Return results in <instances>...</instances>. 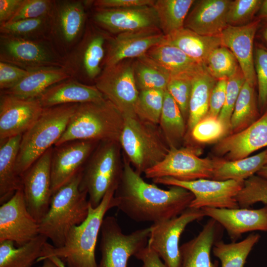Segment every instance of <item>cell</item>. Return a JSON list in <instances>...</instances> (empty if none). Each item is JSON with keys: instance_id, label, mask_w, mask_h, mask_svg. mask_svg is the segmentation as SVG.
Segmentation results:
<instances>
[{"instance_id": "1", "label": "cell", "mask_w": 267, "mask_h": 267, "mask_svg": "<svg viewBox=\"0 0 267 267\" xmlns=\"http://www.w3.org/2000/svg\"><path fill=\"white\" fill-rule=\"evenodd\" d=\"M124 167L114 198L115 207L137 222H158L176 217L189 207L193 194L178 186L168 190L145 182L123 153Z\"/></svg>"}, {"instance_id": "2", "label": "cell", "mask_w": 267, "mask_h": 267, "mask_svg": "<svg viewBox=\"0 0 267 267\" xmlns=\"http://www.w3.org/2000/svg\"><path fill=\"white\" fill-rule=\"evenodd\" d=\"M116 189H109L97 207L93 208L89 204L86 219L71 229L63 246L55 247L47 242L42 256L36 262L56 256L66 264V267H97L95 250L98 235L106 212L115 207Z\"/></svg>"}, {"instance_id": "3", "label": "cell", "mask_w": 267, "mask_h": 267, "mask_svg": "<svg viewBox=\"0 0 267 267\" xmlns=\"http://www.w3.org/2000/svg\"><path fill=\"white\" fill-rule=\"evenodd\" d=\"M82 172L52 194L49 209L39 222L40 234L49 239L55 247L63 246L71 229L88 215V194L80 188Z\"/></svg>"}, {"instance_id": "4", "label": "cell", "mask_w": 267, "mask_h": 267, "mask_svg": "<svg viewBox=\"0 0 267 267\" xmlns=\"http://www.w3.org/2000/svg\"><path fill=\"white\" fill-rule=\"evenodd\" d=\"M124 124V115L107 99L78 104L54 146L76 140H119Z\"/></svg>"}, {"instance_id": "5", "label": "cell", "mask_w": 267, "mask_h": 267, "mask_svg": "<svg viewBox=\"0 0 267 267\" xmlns=\"http://www.w3.org/2000/svg\"><path fill=\"white\" fill-rule=\"evenodd\" d=\"M124 117L119 141L123 154L141 175L161 162L170 148L159 124L143 120L135 114Z\"/></svg>"}, {"instance_id": "6", "label": "cell", "mask_w": 267, "mask_h": 267, "mask_svg": "<svg viewBox=\"0 0 267 267\" xmlns=\"http://www.w3.org/2000/svg\"><path fill=\"white\" fill-rule=\"evenodd\" d=\"M78 105L44 108L38 119L22 134L15 166L20 178L40 156L54 146L65 132Z\"/></svg>"}, {"instance_id": "7", "label": "cell", "mask_w": 267, "mask_h": 267, "mask_svg": "<svg viewBox=\"0 0 267 267\" xmlns=\"http://www.w3.org/2000/svg\"><path fill=\"white\" fill-rule=\"evenodd\" d=\"M122 150L119 140L100 141L85 164L80 188L87 193L92 207L100 204L109 189L117 188L124 167Z\"/></svg>"}, {"instance_id": "8", "label": "cell", "mask_w": 267, "mask_h": 267, "mask_svg": "<svg viewBox=\"0 0 267 267\" xmlns=\"http://www.w3.org/2000/svg\"><path fill=\"white\" fill-rule=\"evenodd\" d=\"M0 61L29 71L62 68V57L49 40H32L0 35Z\"/></svg>"}, {"instance_id": "9", "label": "cell", "mask_w": 267, "mask_h": 267, "mask_svg": "<svg viewBox=\"0 0 267 267\" xmlns=\"http://www.w3.org/2000/svg\"><path fill=\"white\" fill-rule=\"evenodd\" d=\"M223 160L222 158H200L196 148L191 146L172 148L166 157L155 166L147 170V178L172 177L182 181L201 178L212 179Z\"/></svg>"}, {"instance_id": "10", "label": "cell", "mask_w": 267, "mask_h": 267, "mask_svg": "<svg viewBox=\"0 0 267 267\" xmlns=\"http://www.w3.org/2000/svg\"><path fill=\"white\" fill-rule=\"evenodd\" d=\"M101 259L97 267H127L130 258L147 245L150 227L124 233L113 216L104 218L100 229Z\"/></svg>"}, {"instance_id": "11", "label": "cell", "mask_w": 267, "mask_h": 267, "mask_svg": "<svg viewBox=\"0 0 267 267\" xmlns=\"http://www.w3.org/2000/svg\"><path fill=\"white\" fill-rule=\"evenodd\" d=\"M156 184L182 187L191 192L194 199L189 208L237 209L239 206L235 196L241 189L244 181L229 179L216 180L201 178L182 181L172 177L152 179Z\"/></svg>"}, {"instance_id": "12", "label": "cell", "mask_w": 267, "mask_h": 267, "mask_svg": "<svg viewBox=\"0 0 267 267\" xmlns=\"http://www.w3.org/2000/svg\"><path fill=\"white\" fill-rule=\"evenodd\" d=\"M86 4L81 0H54L49 40L63 57L79 42L86 27Z\"/></svg>"}, {"instance_id": "13", "label": "cell", "mask_w": 267, "mask_h": 267, "mask_svg": "<svg viewBox=\"0 0 267 267\" xmlns=\"http://www.w3.org/2000/svg\"><path fill=\"white\" fill-rule=\"evenodd\" d=\"M108 38L104 32L86 25L79 42L62 57V68L71 78L80 82L95 81L102 72L101 65L105 59L104 45Z\"/></svg>"}, {"instance_id": "14", "label": "cell", "mask_w": 267, "mask_h": 267, "mask_svg": "<svg viewBox=\"0 0 267 267\" xmlns=\"http://www.w3.org/2000/svg\"><path fill=\"white\" fill-rule=\"evenodd\" d=\"M132 59L104 67L94 85L104 97L124 116L135 114L134 108L139 94Z\"/></svg>"}, {"instance_id": "15", "label": "cell", "mask_w": 267, "mask_h": 267, "mask_svg": "<svg viewBox=\"0 0 267 267\" xmlns=\"http://www.w3.org/2000/svg\"><path fill=\"white\" fill-rule=\"evenodd\" d=\"M202 209L188 208L179 216L158 222L150 227L147 246L161 259L167 267H178L179 241L190 223L205 217Z\"/></svg>"}, {"instance_id": "16", "label": "cell", "mask_w": 267, "mask_h": 267, "mask_svg": "<svg viewBox=\"0 0 267 267\" xmlns=\"http://www.w3.org/2000/svg\"><path fill=\"white\" fill-rule=\"evenodd\" d=\"M53 147L46 150L21 177L27 207L39 223L49 209L52 195L51 161Z\"/></svg>"}, {"instance_id": "17", "label": "cell", "mask_w": 267, "mask_h": 267, "mask_svg": "<svg viewBox=\"0 0 267 267\" xmlns=\"http://www.w3.org/2000/svg\"><path fill=\"white\" fill-rule=\"evenodd\" d=\"M39 234V223L29 213L20 188L0 207V242L11 241L19 247Z\"/></svg>"}, {"instance_id": "18", "label": "cell", "mask_w": 267, "mask_h": 267, "mask_svg": "<svg viewBox=\"0 0 267 267\" xmlns=\"http://www.w3.org/2000/svg\"><path fill=\"white\" fill-rule=\"evenodd\" d=\"M99 142L76 140L53 147L51 161L52 194L83 170Z\"/></svg>"}, {"instance_id": "19", "label": "cell", "mask_w": 267, "mask_h": 267, "mask_svg": "<svg viewBox=\"0 0 267 267\" xmlns=\"http://www.w3.org/2000/svg\"><path fill=\"white\" fill-rule=\"evenodd\" d=\"M43 109L38 99L0 93V140L22 135L38 119Z\"/></svg>"}, {"instance_id": "20", "label": "cell", "mask_w": 267, "mask_h": 267, "mask_svg": "<svg viewBox=\"0 0 267 267\" xmlns=\"http://www.w3.org/2000/svg\"><path fill=\"white\" fill-rule=\"evenodd\" d=\"M92 19L100 27L117 35L149 28H159L158 17L153 6L96 8Z\"/></svg>"}, {"instance_id": "21", "label": "cell", "mask_w": 267, "mask_h": 267, "mask_svg": "<svg viewBox=\"0 0 267 267\" xmlns=\"http://www.w3.org/2000/svg\"><path fill=\"white\" fill-rule=\"evenodd\" d=\"M165 35L158 27L149 28L117 34L108 41L103 62L104 67L136 58L161 44Z\"/></svg>"}, {"instance_id": "22", "label": "cell", "mask_w": 267, "mask_h": 267, "mask_svg": "<svg viewBox=\"0 0 267 267\" xmlns=\"http://www.w3.org/2000/svg\"><path fill=\"white\" fill-rule=\"evenodd\" d=\"M267 147V110L252 125L235 134H229L218 142L214 152L226 161L248 157L251 153Z\"/></svg>"}, {"instance_id": "23", "label": "cell", "mask_w": 267, "mask_h": 267, "mask_svg": "<svg viewBox=\"0 0 267 267\" xmlns=\"http://www.w3.org/2000/svg\"><path fill=\"white\" fill-rule=\"evenodd\" d=\"M261 20L242 26L228 25L220 35L222 45L228 48L237 59L245 80L256 86L254 60V40Z\"/></svg>"}, {"instance_id": "24", "label": "cell", "mask_w": 267, "mask_h": 267, "mask_svg": "<svg viewBox=\"0 0 267 267\" xmlns=\"http://www.w3.org/2000/svg\"><path fill=\"white\" fill-rule=\"evenodd\" d=\"M202 209L205 216L215 220L226 230L232 242L248 232L267 231V204L257 209L207 207Z\"/></svg>"}, {"instance_id": "25", "label": "cell", "mask_w": 267, "mask_h": 267, "mask_svg": "<svg viewBox=\"0 0 267 267\" xmlns=\"http://www.w3.org/2000/svg\"><path fill=\"white\" fill-rule=\"evenodd\" d=\"M222 226L210 218L198 234L179 247L178 267H219V262H212L211 252L215 243L221 240Z\"/></svg>"}, {"instance_id": "26", "label": "cell", "mask_w": 267, "mask_h": 267, "mask_svg": "<svg viewBox=\"0 0 267 267\" xmlns=\"http://www.w3.org/2000/svg\"><path fill=\"white\" fill-rule=\"evenodd\" d=\"M231 0H201L188 14L184 27L203 36H220L228 26L227 15Z\"/></svg>"}, {"instance_id": "27", "label": "cell", "mask_w": 267, "mask_h": 267, "mask_svg": "<svg viewBox=\"0 0 267 267\" xmlns=\"http://www.w3.org/2000/svg\"><path fill=\"white\" fill-rule=\"evenodd\" d=\"M43 108L68 104L97 102L106 98L94 85L70 78L50 87L38 98Z\"/></svg>"}, {"instance_id": "28", "label": "cell", "mask_w": 267, "mask_h": 267, "mask_svg": "<svg viewBox=\"0 0 267 267\" xmlns=\"http://www.w3.org/2000/svg\"><path fill=\"white\" fill-rule=\"evenodd\" d=\"M162 43L178 47L203 66L210 54L222 45L220 36L201 35L184 27L165 36Z\"/></svg>"}, {"instance_id": "29", "label": "cell", "mask_w": 267, "mask_h": 267, "mask_svg": "<svg viewBox=\"0 0 267 267\" xmlns=\"http://www.w3.org/2000/svg\"><path fill=\"white\" fill-rule=\"evenodd\" d=\"M145 54L163 67L171 78L194 77L205 68L178 47L167 43H161L152 47Z\"/></svg>"}, {"instance_id": "30", "label": "cell", "mask_w": 267, "mask_h": 267, "mask_svg": "<svg viewBox=\"0 0 267 267\" xmlns=\"http://www.w3.org/2000/svg\"><path fill=\"white\" fill-rule=\"evenodd\" d=\"M22 135H17L0 141V205L9 200L17 190L22 188L21 178L17 174L15 169Z\"/></svg>"}, {"instance_id": "31", "label": "cell", "mask_w": 267, "mask_h": 267, "mask_svg": "<svg viewBox=\"0 0 267 267\" xmlns=\"http://www.w3.org/2000/svg\"><path fill=\"white\" fill-rule=\"evenodd\" d=\"M70 78L71 76L63 68L40 69L31 71L14 87L0 90V93L23 99H37L50 87Z\"/></svg>"}, {"instance_id": "32", "label": "cell", "mask_w": 267, "mask_h": 267, "mask_svg": "<svg viewBox=\"0 0 267 267\" xmlns=\"http://www.w3.org/2000/svg\"><path fill=\"white\" fill-rule=\"evenodd\" d=\"M47 239L44 235L39 234L17 248L11 241L0 242V267H31L42 256Z\"/></svg>"}, {"instance_id": "33", "label": "cell", "mask_w": 267, "mask_h": 267, "mask_svg": "<svg viewBox=\"0 0 267 267\" xmlns=\"http://www.w3.org/2000/svg\"><path fill=\"white\" fill-rule=\"evenodd\" d=\"M217 81L205 68L193 78L186 124V135L200 121L207 116L211 94Z\"/></svg>"}, {"instance_id": "34", "label": "cell", "mask_w": 267, "mask_h": 267, "mask_svg": "<svg viewBox=\"0 0 267 267\" xmlns=\"http://www.w3.org/2000/svg\"><path fill=\"white\" fill-rule=\"evenodd\" d=\"M254 86L245 81L238 95L230 120L229 134L246 129L261 116ZM228 134V135H229Z\"/></svg>"}, {"instance_id": "35", "label": "cell", "mask_w": 267, "mask_h": 267, "mask_svg": "<svg viewBox=\"0 0 267 267\" xmlns=\"http://www.w3.org/2000/svg\"><path fill=\"white\" fill-rule=\"evenodd\" d=\"M159 125L170 149L180 147L187 126L178 105L166 89Z\"/></svg>"}, {"instance_id": "36", "label": "cell", "mask_w": 267, "mask_h": 267, "mask_svg": "<svg viewBox=\"0 0 267 267\" xmlns=\"http://www.w3.org/2000/svg\"><path fill=\"white\" fill-rule=\"evenodd\" d=\"M267 160V148L259 153L241 159L226 161L223 159L215 171L212 179L244 181L257 174Z\"/></svg>"}, {"instance_id": "37", "label": "cell", "mask_w": 267, "mask_h": 267, "mask_svg": "<svg viewBox=\"0 0 267 267\" xmlns=\"http://www.w3.org/2000/svg\"><path fill=\"white\" fill-rule=\"evenodd\" d=\"M195 0H157L153 7L159 28L165 36L184 27L188 11Z\"/></svg>"}, {"instance_id": "38", "label": "cell", "mask_w": 267, "mask_h": 267, "mask_svg": "<svg viewBox=\"0 0 267 267\" xmlns=\"http://www.w3.org/2000/svg\"><path fill=\"white\" fill-rule=\"evenodd\" d=\"M133 67L139 91L166 89L171 79L170 74L146 54L135 58Z\"/></svg>"}, {"instance_id": "39", "label": "cell", "mask_w": 267, "mask_h": 267, "mask_svg": "<svg viewBox=\"0 0 267 267\" xmlns=\"http://www.w3.org/2000/svg\"><path fill=\"white\" fill-rule=\"evenodd\" d=\"M261 236L251 233L239 242L224 243L221 240L214 245L212 251L221 261V267H244L247 258Z\"/></svg>"}, {"instance_id": "40", "label": "cell", "mask_w": 267, "mask_h": 267, "mask_svg": "<svg viewBox=\"0 0 267 267\" xmlns=\"http://www.w3.org/2000/svg\"><path fill=\"white\" fill-rule=\"evenodd\" d=\"M50 26V14L38 18L23 19L0 24V34L25 39L49 40Z\"/></svg>"}, {"instance_id": "41", "label": "cell", "mask_w": 267, "mask_h": 267, "mask_svg": "<svg viewBox=\"0 0 267 267\" xmlns=\"http://www.w3.org/2000/svg\"><path fill=\"white\" fill-rule=\"evenodd\" d=\"M204 67L217 80L228 78L240 68L232 52L223 45L216 48L210 54Z\"/></svg>"}, {"instance_id": "42", "label": "cell", "mask_w": 267, "mask_h": 267, "mask_svg": "<svg viewBox=\"0 0 267 267\" xmlns=\"http://www.w3.org/2000/svg\"><path fill=\"white\" fill-rule=\"evenodd\" d=\"M165 91L160 89L139 91L134 108L135 115L143 120L159 124L163 105Z\"/></svg>"}, {"instance_id": "43", "label": "cell", "mask_w": 267, "mask_h": 267, "mask_svg": "<svg viewBox=\"0 0 267 267\" xmlns=\"http://www.w3.org/2000/svg\"><path fill=\"white\" fill-rule=\"evenodd\" d=\"M235 199L242 208L258 202L267 204V178L255 175L245 180Z\"/></svg>"}, {"instance_id": "44", "label": "cell", "mask_w": 267, "mask_h": 267, "mask_svg": "<svg viewBox=\"0 0 267 267\" xmlns=\"http://www.w3.org/2000/svg\"><path fill=\"white\" fill-rule=\"evenodd\" d=\"M188 135L196 142L208 143L218 142L228 135V132L218 117L207 115L193 128Z\"/></svg>"}, {"instance_id": "45", "label": "cell", "mask_w": 267, "mask_h": 267, "mask_svg": "<svg viewBox=\"0 0 267 267\" xmlns=\"http://www.w3.org/2000/svg\"><path fill=\"white\" fill-rule=\"evenodd\" d=\"M254 66L258 87V102L261 114L267 110V47L256 43L254 50Z\"/></svg>"}, {"instance_id": "46", "label": "cell", "mask_w": 267, "mask_h": 267, "mask_svg": "<svg viewBox=\"0 0 267 267\" xmlns=\"http://www.w3.org/2000/svg\"><path fill=\"white\" fill-rule=\"evenodd\" d=\"M246 81L240 67L227 80L226 98L218 118L229 132L230 120L241 89Z\"/></svg>"}, {"instance_id": "47", "label": "cell", "mask_w": 267, "mask_h": 267, "mask_svg": "<svg viewBox=\"0 0 267 267\" xmlns=\"http://www.w3.org/2000/svg\"><path fill=\"white\" fill-rule=\"evenodd\" d=\"M262 1V0H231L227 15L228 25L242 26L252 22Z\"/></svg>"}, {"instance_id": "48", "label": "cell", "mask_w": 267, "mask_h": 267, "mask_svg": "<svg viewBox=\"0 0 267 267\" xmlns=\"http://www.w3.org/2000/svg\"><path fill=\"white\" fill-rule=\"evenodd\" d=\"M194 77L188 76L172 77L166 89L178 105L183 117L186 122L188 118L192 81Z\"/></svg>"}, {"instance_id": "49", "label": "cell", "mask_w": 267, "mask_h": 267, "mask_svg": "<svg viewBox=\"0 0 267 267\" xmlns=\"http://www.w3.org/2000/svg\"><path fill=\"white\" fill-rule=\"evenodd\" d=\"M53 4L54 0H24L15 14L8 22L38 18L49 15Z\"/></svg>"}, {"instance_id": "50", "label": "cell", "mask_w": 267, "mask_h": 267, "mask_svg": "<svg viewBox=\"0 0 267 267\" xmlns=\"http://www.w3.org/2000/svg\"><path fill=\"white\" fill-rule=\"evenodd\" d=\"M31 71L15 65L0 61V89H10L22 81Z\"/></svg>"}, {"instance_id": "51", "label": "cell", "mask_w": 267, "mask_h": 267, "mask_svg": "<svg viewBox=\"0 0 267 267\" xmlns=\"http://www.w3.org/2000/svg\"><path fill=\"white\" fill-rule=\"evenodd\" d=\"M228 78L217 80L211 94L207 115L218 117L225 103Z\"/></svg>"}, {"instance_id": "52", "label": "cell", "mask_w": 267, "mask_h": 267, "mask_svg": "<svg viewBox=\"0 0 267 267\" xmlns=\"http://www.w3.org/2000/svg\"><path fill=\"white\" fill-rule=\"evenodd\" d=\"M155 0H96L92 1L96 8H126L153 6Z\"/></svg>"}, {"instance_id": "53", "label": "cell", "mask_w": 267, "mask_h": 267, "mask_svg": "<svg viewBox=\"0 0 267 267\" xmlns=\"http://www.w3.org/2000/svg\"><path fill=\"white\" fill-rule=\"evenodd\" d=\"M134 257L142 262L141 267H167L159 256L147 245L137 253Z\"/></svg>"}, {"instance_id": "54", "label": "cell", "mask_w": 267, "mask_h": 267, "mask_svg": "<svg viewBox=\"0 0 267 267\" xmlns=\"http://www.w3.org/2000/svg\"><path fill=\"white\" fill-rule=\"evenodd\" d=\"M24 0H0V24L9 21Z\"/></svg>"}, {"instance_id": "55", "label": "cell", "mask_w": 267, "mask_h": 267, "mask_svg": "<svg viewBox=\"0 0 267 267\" xmlns=\"http://www.w3.org/2000/svg\"><path fill=\"white\" fill-rule=\"evenodd\" d=\"M258 18L261 20H267V0H263L258 12Z\"/></svg>"}, {"instance_id": "56", "label": "cell", "mask_w": 267, "mask_h": 267, "mask_svg": "<svg viewBox=\"0 0 267 267\" xmlns=\"http://www.w3.org/2000/svg\"><path fill=\"white\" fill-rule=\"evenodd\" d=\"M48 258L52 260L58 267H66L64 263L57 257L51 256Z\"/></svg>"}, {"instance_id": "57", "label": "cell", "mask_w": 267, "mask_h": 267, "mask_svg": "<svg viewBox=\"0 0 267 267\" xmlns=\"http://www.w3.org/2000/svg\"><path fill=\"white\" fill-rule=\"evenodd\" d=\"M43 265L39 267H58L49 258L44 260Z\"/></svg>"}, {"instance_id": "58", "label": "cell", "mask_w": 267, "mask_h": 267, "mask_svg": "<svg viewBox=\"0 0 267 267\" xmlns=\"http://www.w3.org/2000/svg\"><path fill=\"white\" fill-rule=\"evenodd\" d=\"M261 35L262 40L267 45V23L262 29Z\"/></svg>"}, {"instance_id": "59", "label": "cell", "mask_w": 267, "mask_h": 267, "mask_svg": "<svg viewBox=\"0 0 267 267\" xmlns=\"http://www.w3.org/2000/svg\"><path fill=\"white\" fill-rule=\"evenodd\" d=\"M257 175L267 178V160L263 167L257 173Z\"/></svg>"}]
</instances>
